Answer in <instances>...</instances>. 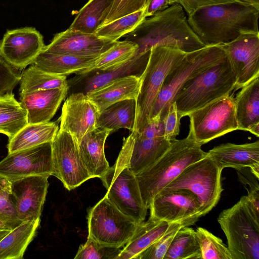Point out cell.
<instances>
[{"label": "cell", "mask_w": 259, "mask_h": 259, "mask_svg": "<svg viewBox=\"0 0 259 259\" xmlns=\"http://www.w3.org/2000/svg\"><path fill=\"white\" fill-rule=\"evenodd\" d=\"M28 124L27 111L21 106L0 113V133L9 140Z\"/></svg>", "instance_id": "obj_40"}, {"label": "cell", "mask_w": 259, "mask_h": 259, "mask_svg": "<svg viewBox=\"0 0 259 259\" xmlns=\"http://www.w3.org/2000/svg\"><path fill=\"white\" fill-rule=\"evenodd\" d=\"M238 2L250 5L259 9V0H235Z\"/></svg>", "instance_id": "obj_50"}, {"label": "cell", "mask_w": 259, "mask_h": 259, "mask_svg": "<svg viewBox=\"0 0 259 259\" xmlns=\"http://www.w3.org/2000/svg\"><path fill=\"white\" fill-rule=\"evenodd\" d=\"M20 106L12 92L0 96V113Z\"/></svg>", "instance_id": "obj_49"}, {"label": "cell", "mask_w": 259, "mask_h": 259, "mask_svg": "<svg viewBox=\"0 0 259 259\" xmlns=\"http://www.w3.org/2000/svg\"><path fill=\"white\" fill-rule=\"evenodd\" d=\"M171 223L151 217L146 222L139 223L117 259H135L138 254L160 237Z\"/></svg>", "instance_id": "obj_28"}, {"label": "cell", "mask_w": 259, "mask_h": 259, "mask_svg": "<svg viewBox=\"0 0 259 259\" xmlns=\"http://www.w3.org/2000/svg\"><path fill=\"white\" fill-rule=\"evenodd\" d=\"M163 259H201V250L195 230L189 226L176 233Z\"/></svg>", "instance_id": "obj_34"}, {"label": "cell", "mask_w": 259, "mask_h": 259, "mask_svg": "<svg viewBox=\"0 0 259 259\" xmlns=\"http://www.w3.org/2000/svg\"><path fill=\"white\" fill-rule=\"evenodd\" d=\"M21 74L0 56V96L12 92L19 82Z\"/></svg>", "instance_id": "obj_44"}, {"label": "cell", "mask_w": 259, "mask_h": 259, "mask_svg": "<svg viewBox=\"0 0 259 259\" xmlns=\"http://www.w3.org/2000/svg\"><path fill=\"white\" fill-rule=\"evenodd\" d=\"M68 92V88H55L20 94V103L27 111L28 124L49 122Z\"/></svg>", "instance_id": "obj_22"}, {"label": "cell", "mask_w": 259, "mask_h": 259, "mask_svg": "<svg viewBox=\"0 0 259 259\" xmlns=\"http://www.w3.org/2000/svg\"><path fill=\"white\" fill-rule=\"evenodd\" d=\"M99 113L87 95L72 93L63 105L59 130L70 134L78 144L85 135L96 127Z\"/></svg>", "instance_id": "obj_17"}, {"label": "cell", "mask_w": 259, "mask_h": 259, "mask_svg": "<svg viewBox=\"0 0 259 259\" xmlns=\"http://www.w3.org/2000/svg\"><path fill=\"white\" fill-rule=\"evenodd\" d=\"M19 82L20 94L39 90L68 88L66 76L50 74L32 65L21 74Z\"/></svg>", "instance_id": "obj_33"}, {"label": "cell", "mask_w": 259, "mask_h": 259, "mask_svg": "<svg viewBox=\"0 0 259 259\" xmlns=\"http://www.w3.org/2000/svg\"><path fill=\"white\" fill-rule=\"evenodd\" d=\"M140 83V77L127 75L117 78L85 95L100 112L117 102L127 99L136 100Z\"/></svg>", "instance_id": "obj_26"}, {"label": "cell", "mask_w": 259, "mask_h": 259, "mask_svg": "<svg viewBox=\"0 0 259 259\" xmlns=\"http://www.w3.org/2000/svg\"><path fill=\"white\" fill-rule=\"evenodd\" d=\"M113 0H89L79 11L68 28L85 33H95Z\"/></svg>", "instance_id": "obj_32"}, {"label": "cell", "mask_w": 259, "mask_h": 259, "mask_svg": "<svg viewBox=\"0 0 259 259\" xmlns=\"http://www.w3.org/2000/svg\"><path fill=\"white\" fill-rule=\"evenodd\" d=\"M11 230V229L7 223L0 219V230Z\"/></svg>", "instance_id": "obj_52"}, {"label": "cell", "mask_w": 259, "mask_h": 259, "mask_svg": "<svg viewBox=\"0 0 259 259\" xmlns=\"http://www.w3.org/2000/svg\"><path fill=\"white\" fill-rule=\"evenodd\" d=\"M53 176L68 190L91 178L81 159L77 144L69 133L59 130L51 142Z\"/></svg>", "instance_id": "obj_12"}, {"label": "cell", "mask_w": 259, "mask_h": 259, "mask_svg": "<svg viewBox=\"0 0 259 259\" xmlns=\"http://www.w3.org/2000/svg\"><path fill=\"white\" fill-rule=\"evenodd\" d=\"M45 45L35 28L24 27L7 31L0 41V56L17 70L31 64Z\"/></svg>", "instance_id": "obj_16"}, {"label": "cell", "mask_w": 259, "mask_h": 259, "mask_svg": "<svg viewBox=\"0 0 259 259\" xmlns=\"http://www.w3.org/2000/svg\"><path fill=\"white\" fill-rule=\"evenodd\" d=\"M175 103L170 104L166 115L161 119L164 128V137L170 141L176 139L180 133V120Z\"/></svg>", "instance_id": "obj_45"}, {"label": "cell", "mask_w": 259, "mask_h": 259, "mask_svg": "<svg viewBox=\"0 0 259 259\" xmlns=\"http://www.w3.org/2000/svg\"><path fill=\"white\" fill-rule=\"evenodd\" d=\"M259 9L237 1L201 8L187 21L205 46L229 43L245 33H259Z\"/></svg>", "instance_id": "obj_1"}, {"label": "cell", "mask_w": 259, "mask_h": 259, "mask_svg": "<svg viewBox=\"0 0 259 259\" xmlns=\"http://www.w3.org/2000/svg\"><path fill=\"white\" fill-rule=\"evenodd\" d=\"M135 134L124 139L115 164L100 178L107 190V197L120 211L137 223L145 220L144 205L136 175L128 168Z\"/></svg>", "instance_id": "obj_5"}, {"label": "cell", "mask_w": 259, "mask_h": 259, "mask_svg": "<svg viewBox=\"0 0 259 259\" xmlns=\"http://www.w3.org/2000/svg\"><path fill=\"white\" fill-rule=\"evenodd\" d=\"M51 142L8 153L0 161V177L10 183L35 175H53Z\"/></svg>", "instance_id": "obj_13"}, {"label": "cell", "mask_w": 259, "mask_h": 259, "mask_svg": "<svg viewBox=\"0 0 259 259\" xmlns=\"http://www.w3.org/2000/svg\"><path fill=\"white\" fill-rule=\"evenodd\" d=\"M10 184L6 179L0 177V191L9 186Z\"/></svg>", "instance_id": "obj_51"}, {"label": "cell", "mask_w": 259, "mask_h": 259, "mask_svg": "<svg viewBox=\"0 0 259 259\" xmlns=\"http://www.w3.org/2000/svg\"><path fill=\"white\" fill-rule=\"evenodd\" d=\"M99 57H80L41 51L31 65L54 75L66 76L71 73L80 75L91 69Z\"/></svg>", "instance_id": "obj_25"}, {"label": "cell", "mask_w": 259, "mask_h": 259, "mask_svg": "<svg viewBox=\"0 0 259 259\" xmlns=\"http://www.w3.org/2000/svg\"><path fill=\"white\" fill-rule=\"evenodd\" d=\"M150 54V53L140 54L136 52L128 60L112 69L92 70L76 75L73 79L67 80L68 88L79 87L74 93L87 94L118 78L130 75L140 77L146 66Z\"/></svg>", "instance_id": "obj_20"}, {"label": "cell", "mask_w": 259, "mask_h": 259, "mask_svg": "<svg viewBox=\"0 0 259 259\" xmlns=\"http://www.w3.org/2000/svg\"><path fill=\"white\" fill-rule=\"evenodd\" d=\"M48 175H35L10 184L17 216L22 222L40 218L49 187Z\"/></svg>", "instance_id": "obj_18"}, {"label": "cell", "mask_w": 259, "mask_h": 259, "mask_svg": "<svg viewBox=\"0 0 259 259\" xmlns=\"http://www.w3.org/2000/svg\"><path fill=\"white\" fill-rule=\"evenodd\" d=\"M219 167L223 169L248 167L259 179V141L243 144L230 143L216 146L207 152Z\"/></svg>", "instance_id": "obj_21"}, {"label": "cell", "mask_w": 259, "mask_h": 259, "mask_svg": "<svg viewBox=\"0 0 259 259\" xmlns=\"http://www.w3.org/2000/svg\"><path fill=\"white\" fill-rule=\"evenodd\" d=\"M149 208L151 218L169 223L181 222L188 226L202 217L195 197L184 190L160 192L153 198Z\"/></svg>", "instance_id": "obj_14"}, {"label": "cell", "mask_w": 259, "mask_h": 259, "mask_svg": "<svg viewBox=\"0 0 259 259\" xmlns=\"http://www.w3.org/2000/svg\"><path fill=\"white\" fill-rule=\"evenodd\" d=\"M217 220L232 259H259V212L246 196L223 210Z\"/></svg>", "instance_id": "obj_6"}, {"label": "cell", "mask_w": 259, "mask_h": 259, "mask_svg": "<svg viewBox=\"0 0 259 259\" xmlns=\"http://www.w3.org/2000/svg\"><path fill=\"white\" fill-rule=\"evenodd\" d=\"M187 12L188 16L198 9L206 6L235 1V0H176Z\"/></svg>", "instance_id": "obj_46"}, {"label": "cell", "mask_w": 259, "mask_h": 259, "mask_svg": "<svg viewBox=\"0 0 259 259\" xmlns=\"http://www.w3.org/2000/svg\"><path fill=\"white\" fill-rule=\"evenodd\" d=\"M148 0H113L105 12L101 25L145 8Z\"/></svg>", "instance_id": "obj_41"}, {"label": "cell", "mask_w": 259, "mask_h": 259, "mask_svg": "<svg viewBox=\"0 0 259 259\" xmlns=\"http://www.w3.org/2000/svg\"><path fill=\"white\" fill-rule=\"evenodd\" d=\"M125 40L137 44L138 53H150L155 46H167L185 53L205 46L188 24L184 10L178 3L145 19L135 30L127 34Z\"/></svg>", "instance_id": "obj_2"}, {"label": "cell", "mask_w": 259, "mask_h": 259, "mask_svg": "<svg viewBox=\"0 0 259 259\" xmlns=\"http://www.w3.org/2000/svg\"><path fill=\"white\" fill-rule=\"evenodd\" d=\"M175 3L176 0H148L146 7V17L153 16Z\"/></svg>", "instance_id": "obj_48"}, {"label": "cell", "mask_w": 259, "mask_h": 259, "mask_svg": "<svg viewBox=\"0 0 259 259\" xmlns=\"http://www.w3.org/2000/svg\"><path fill=\"white\" fill-rule=\"evenodd\" d=\"M110 130L96 127L77 144L79 153L91 178H101L110 167L104 152V145Z\"/></svg>", "instance_id": "obj_23"}, {"label": "cell", "mask_w": 259, "mask_h": 259, "mask_svg": "<svg viewBox=\"0 0 259 259\" xmlns=\"http://www.w3.org/2000/svg\"><path fill=\"white\" fill-rule=\"evenodd\" d=\"M222 170L207 154L188 166L161 192L180 189L190 192L199 202L202 215H205L220 199Z\"/></svg>", "instance_id": "obj_9"}, {"label": "cell", "mask_w": 259, "mask_h": 259, "mask_svg": "<svg viewBox=\"0 0 259 259\" xmlns=\"http://www.w3.org/2000/svg\"><path fill=\"white\" fill-rule=\"evenodd\" d=\"M58 131L57 122L28 124L9 140L8 153L52 142Z\"/></svg>", "instance_id": "obj_31"}, {"label": "cell", "mask_w": 259, "mask_h": 259, "mask_svg": "<svg viewBox=\"0 0 259 259\" xmlns=\"http://www.w3.org/2000/svg\"><path fill=\"white\" fill-rule=\"evenodd\" d=\"M117 41L102 38L95 33H85L68 28L56 34L42 52L80 57H99Z\"/></svg>", "instance_id": "obj_19"}, {"label": "cell", "mask_w": 259, "mask_h": 259, "mask_svg": "<svg viewBox=\"0 0 259 259\" xmlns=\"http://www.w3.org/2000/svg\"><path fill=\"white\" fill-rule=\"evenodd\" d=\"M136 115V100L127 99L115 103L102 111L98 116L96 127L110 130L120 128L133 132Z\"/></svg>", "instance_id": "obj_30"}, {"label": "cell", "mask_w": 259, "mask_h": 259, "mask_svg": "<svg viewBox=\"0 0 259 259\" xmlns=\"http://www.w3.org/2000/svg\"><path fill=\"white\" fill-rule=\"evenodd\" d=\"M188 225L183 222L172 223L167 231L150 246L141 252L135 259H163L178 231Z\"/></svg>", "instance_id": "obj_39"}, {"label": "cell", "mask_w": 259, "mask_h": 259, "mask_svg": "<svg viewBox=\"0 0 259 259\" xmlns=\"http://www.w3.org/2000/svg\"><path fill=\"white\" fill-rule=\"evenodd\" d=\"M207 152L195 140L190 128L187 137L171 141L168 149L155 163L135 175L145 206L188 166L205 157Z\"/></svg>", "instance_id": "obj_3"}, {"label": "cell", "mask_w": 259, "mask_h": 259, "mask_svg": "<svg viewBox=\"0 0 259 259\" xmlns=\"http://www.w3.org/2000/svg\"><path fill=\"white\" fill-rule=\"evenodd\" d=\"M123 247H117L105 245L88 236L87 241L80 246L74 258L117 259Z\"/></svg>", "instance_id": "obj_38"}, {"label": "cell", "mask_w": 259, "mask_h": 259, "mask_svg": "<svg viewBox=\"0 0 259 259\" xmlns=\"http://www.w3.org/2000/svg\"><path fill=\"white\" fill-rule=\"evenodd\" d=\"M129 162L130 170L136 175L146 169L159 159L168 149L171 141L165 137L146 138L137 132Z\"/></svg>", "instance_id": "obj_27"}, {"label": "cell", "mask_w": 259, "mask_h": 259, "mask_svg": "<svg viewBox=\"0 0 259 259\" xmlns=\"http://www.w3.org/2000/svg\"><path fill=\"white\" fill-rule=\"evenodd\" d=\"M190 128L200 145L238 130L234 97L228 95L197 109L188 115Z\"/></svg>", "instance_id": "obj_11"}, {"label": "cell", "mask_w": 259, "mask_h": 259, "mask_svg": "<svg viewBox=\"0 0 259 259\" xmlns=\"http://www.w3.org/2000/svg\"><path fill=\"white\" fill-rule=\"evenodd\" d=\"M140 136L146 138H155L164 137V128L163 121L158 118L151 120L150 123L140 133Z\"/></svg>", "instance_id": "obj_47"}, {"label": "cell", "mask_w": 259, "mask_h": 259, "mask_svg": "<svg viewBox=\"0 0 259 259\" xmlns=\"http://www.w3.org/2000/svg\"><path fill=\"white\" fill-rule=\"evenodd\" d=\"M238 180L243 184L247 191V198L255 210L259 212V185L257 179L248 167L236 169Z\"/></svg>", "instance_id": "obj_43"}, {"label": "cell", "mask_w": 259, "mask_h": 259, "mask_svg": "<svg viewBox=\"0 0 259 259\" xmlns=\"http://www.w3.org/2000/svg\"><path fill=\"white\" fill-rule=\"evenodd\" d=\"M236 78L229 60L223 58L187 80L173 98L182 118L211 102L230 95Z\"/></svg>", "instance_id": "obj_4"}, {"label": "cell", "mask_w": 259, "mask_h": 259, "mask_svg": "<svg viewBox=\"0 0 259 259\" xmlns=\"http://www.w3.org/2000/svg\"><path fill=\"white\" fill-rule=\"evenodd\" d=\"M226 55L221 46H205L186 53L168 72L150 115V121L162 119L181 86L197 73Z\"/></svg>", "instance_id": "obj_8"}, {"label": "cell", "mask_w": 259, "mask_h": 259, "mask_svg": "<svg viewBox=\"0 0 259 259\" xmlns=\"http://www.w3.org/2000/svg\"><path fill=\"white\" fill-rule=\"evenodd\" d=\"M138 49V45L133 41L125 39L117 41L97 58L94 66L86 73L92 70H109L118 66L133 56Z\"/></svg>", "instance_id": "obj_36"}, {"label": "cell", "mask_w": 259, "mask_h": 259, "mask_svg": "<svg viewBox=\"0 0 259 259\" xmlns=\"http://www.w3.org/2000/svg\"><path fill=\"white\" fill-rule=\"evenodd\" d=\"M10 231L11 230H0V241L10 232Z\"/></svg>", "instance_id": "obj_53"}, {"label": "cell", "mask_w": 259, "mask_h": 259, "mask_svg": "<svg viewBox=\"0 0 259 259\" xmlns=\"http://www.w3.org/2000/svg\"><path fill=\"white\" fill-rule=\"evenodd\" d=\"M88 236L102 244L123 247L139 223L125 215L104 196L88 214Z\"/></svg>", "instance_id": "obj_10"}, {"label": "cell", "mask_w": 259, "mask_h": 259, "mask_svg": "<svg viewBox=\"0 0 259 259\" xmlns=\"http://www.w3.org/2000/svg\"><path fill=\"white\" fill-rule=\"evenodd\" d=\"M221 46L229 60L236 78L234 91L259 76V33L241 34Z\"/></svg>", "instance_id": "obj_15"}, {"label": "cell", "mask_w": 259, "mask_h": 259, "mask_svg": "<svg viewBox=\"0 0 259 259\" xmlns=\"http://www.w3.org/2000/svg\"><path fill=\"white\" fill-rule=\"evenodd\" d=\"M186 53L167 46L158 45L151 48L148 61L140 76L133 132L140 133L150 123L151 111L165 77L173 65Z\"/></svg>", "instance_id": "obj_7"}, {"label": "cell", "mask_w": 259, "mask_h": 259, "mask_svg": "<svg viewBox=\"0 0 259 259\" xmlns=\"http://www.w3.org/2000/svg\"><path fill=\"white\" fill-rule=\"evenodd\" d=\"M0 219L9 225L11 230L22 223L17 216L10 185L0 191Z\"/></svg>", "instance_id": "obj_42"}, {"label": "cell", "mask_w": 259, "mask_h": 259, "mask_svg": "<svg viewBox=\"0 0 259 259\" xmlns=\"http://www.w3.org/2000/svg\"><path fill=\"white\" fill-rule=\"evenodd\" d=\"M146 18L145 8L100 26L95 34L102 38L117 41L135 30Z\"/></svg>", "instance_id": "obj_35"}, {"label": "cell", "mask_w": 259, "mask_h": 259, "mask_svg": "<svg viewBox=\"0 0 259 259\" xmlns=\"http://www.w3.org/2000/svg\"><path fill=\"white\" fill-rule=\"evenodd\" d=\"M238 130L259 137V76L241 88L234 98Z\"/></svg>", "instance_id": "obj_24"}, {"label": "cell", "mask_w": 259, "mask_h": 259, "mask_svg": "<svg viewBox=\"0 0 259 259\" xmlns=\"http://www.w3.org/2000/svg\"><path fill=\"white\" fill-rule=\"evenodd\" d=\"M195 235L201 250V259H232L227 245L207 230L198 227Z\"/></svg>", "instance_id": "obj_37"}, {"label": "cell", "mask_w": 259, "mask_h": 259, "mask_svg": "<svg viewBox=\"0 0 259 259\" xmlns=\"http://www.w3.org/2000/svg\"><path fill=\"white\" fill-rule=\"evenodd\" d=\"M40 219L23 222L0 241V259H22L34 237Z\"/></svg>", "instance_id": "obj_29"}]
</instances>
